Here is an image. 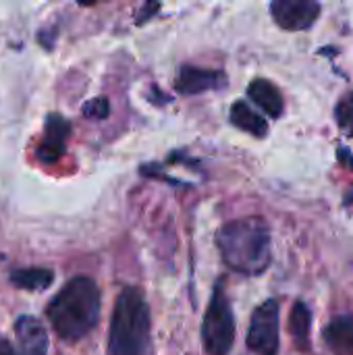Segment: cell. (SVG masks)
Masks as SVG:
<instances>
[{"instance_id": "cell-15", "label": "cell", "mask_w": 353, "mask_h": 355, "mask_svg": "<svg viewBox=\"0 0 353 355\" xmlns=\"http://www.w3.org/2000/svg\"><path fill=\"white\" fill-rule=\"evenodd\" d=\"M335 119H337L339 129H341L347 137H353V89L352 92H347L345 96H341V100L337 102Z\"/></svg>"}, {"instance_id": "cell-4", "label": "cell", "mask_w": 353, "mask_h": 355, "mask_svg": "<svg viewBox=\"0 0 353 355\" xmlns=\"http://www.w3.org/2000/svg\"><path fill=\"white\" fill-rule=\"evenodd\" d=\"M202 341L210 355H227L235 343V318L223 281L214 287L202 322Z\"/></svg>"}, {"instance_id": "cell-3", "label": "cell", "mask_w": 353, "mask_h": 355, "mask_svg": "<svg viewBox=\"0 0 353 355\" xmlns=\"http://www.w3.org/2000/svg\"><path fill=\"white\" fill-rule=\"evenodd\" d=\"M110 355H148L152 349V324L150 308L144 295L127 287L117 297L110 335H108Z\"/></svg>"}, {"instance_id": "cell-13", "label": "cell", "mask_w": 353, "mask_h": 355, "mask_svg": "<svg viewBox=\"0 0 353 355\" xmlns=\"http://www.w3.org/2000/svg\"><path fill=\"white\" fill-rule=\"evenodd\" d=\"M310 324H312V318H310L308 306L304 302H295L289 314V333L302 352L310 347Z\"/></svg>"}, {"instance_id": "cell-6", "label": "cell", "mask_w": 353, "mask_h": 355, "mask_svg": "<svg viewBox=\"0 0 353 355\" xmlns=\"http://www.w3.org/2000/svg\"><path fill=\"white\" fill-rule=\"evenodd\" d=\"M270 12L281 29L304 31L316 23L320 15V4L314 0H275L270 4Z\"/></svg>"}, {"instance_id": "cell-5", "label": "cell", "mask_w": 353, "mask_h": 355, "mask_svg": "<svg viewBox=\"0 0 353 355\" xmlns=\"http://www.w3.org/2000/svg\"><path fill=\"white\" fill-rule=\"evenodd\" d=\"M248 347L254 354L277 355L279 352V302L266 300L252 314L248 331Z\"/></svg>"}, {"instance_id": "cell-2", "label": "cell", "mask_w": 353, "mask_h": 355, "mask_svg": "<svg viewBox=\"0 0 353 355\" xmlns=\"http://www.w3.org/2000/svg\"><path fill=\"white\" fill-rule=\"evenodd\" d=\"M54 333L62 341L83 339L100 318V289L87 277L71 279L46 308Z\"/></svg>"}, {"instance_id": "cell-8", "label": "cell", "mask_w": 353, "mask_h": 355, "mask_svg": "<svg viewBox=\"0 0 353 355\" xmlns=\"http://www.w3.org/2000/svg\"><path fill=\"white\" fill-rule=\"evenodd\" d=\"M225 83H227V79H225L223 71L187 64V67H181L179 75H177V81H175V87L181 94L196 96V94H202V92H208V89L223 87Z\"/></svg>"}, {"instance_id": "cell-7", "label": "cell", "mask_w": 353, "mask_h": 355, "mask_svg": "<svg viewBox=\"0 0 353 355\" xmlns=\"http://www.w3.org/2000/svg\"><path fill=\"white\" fill-rule=\"evenodd\" d=\"M69 135H71V123L62 114H48L44 125V135L35 148L37 160L46 164L56 162L64 154Z\"/></svg>"}, {"instance_id": "cell-1", "label": "cell", "mask_w": 353, "mask_h": 355, "mask_svg": "<svg viewBox=\"0 0 353 355\" xmlns=\"http://www.w3.org/2000/svg\"><path fill=\"white\" fill-rule=\"evenodd\" d=\"M223 262L246 277L262 275L270 264V229L260 216L231 220L216 233Z\"/></svg>"}, {"instance_id": "cell-9", "label": "cell", "mask_w": 353, "mask_h": 355, "mask_svg": "<svg viewBox=\"0 0 353 355\" xmlns=\"http://www.w3.org/2000/svg\"><path fill=\"white\" fill-rule=\"evenodd\" d=\"M15 335L21 355H48V333L37 318L29 314L19 316L15 322Z\"/></svg>"}, {"instance_id": "cell-16", "label": "cell", "mask_w": 353, "mask_h": 355, "mask_svg": "<svg viewBox=\"0 0 353 355\" xmlns=\"http://www.w3.org/2000/svg\"><path fill=\"white\" fill-rule=\"evenodd\" d=\"M81 112L87 116V119H94V121H100V119H106L108 112H110V104L106 98H94L89 102L83 104Z\"/></svg>"}, {"instance_id": "cell-11", "label": "cell", "mask_w": 353, "mask_h": 355, "mask_svg": "<svg viewBox=\"0 0 353 355\" xmlns=\"http://www.w3.org/2000/svg\"><path fill=\"white\" fill-rule=\"evenodd\" d=\"M248 96L273 119H279L283 114V110H285L283 94L268 79H254L250 83V87H248Z\"/></svg>"}, {"instance_id": "cell-17", "label": "cell", "mask_w": 353, "mask_h": 355, "mask_svg": "<svg viewBox=\"0 0 353 355\" xmlns=\"http://www.w3.org/2000/svg\"><path fill=\"white\" fill-rule=\"evenodd\" d=\"M0 355H17L6 339H0Z\"/></svg>"}, {"instance_id": "cell-12", "label": "cell", "mask_w": 353, "mask_h": 355, "mask_svg": "<svg viewBox=\"0 0 353 355\" xmlns=\"http://www.w3.org/2000/svg\"><path fill=\"white\" fill-rule=\"evenodd\" d=\"M231 123L235 127H239L241 131L252 133L254 137H266V133H268L266 119L260 116L256 110H252V106L243 100H239L231 106Z\"/></svg>"}, {"instance_id": "cell-14", "label": "cell", "mask_w": 353, "mask_h": 355, "mask_svg": "<svg viewBox=\"0 0 353 355\" xmlns=\"http://www.w3.org/2000/svg\"><path fill=\"white\" fill-rule=\"evenodd\" d=\"M52 279H54V272L48 268H19L10 272V281L19 289H27V291L48 289Z\"/></svg>"}, {"instance_id": "cell-10", "label": "cell", "mask_w": 353, "mask_h": 355, "mask_svg": "<svg viewBox=\"0 0 353 355\" xmlns=\"http://www.w3.org/2000/svg\"><path fill=\"white\" fill-rule=\"evenodd\" d=\"M325 345L335 355H353V316H337L322 331Z\"/></svg>"}]
</instances>
